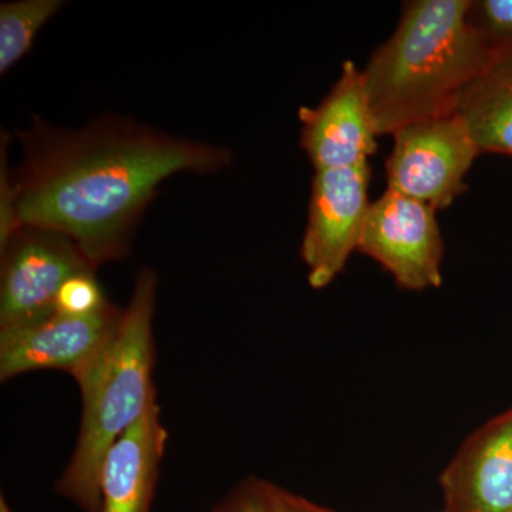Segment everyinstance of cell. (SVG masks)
I'll return each mask as SVG.
<instances>
[{"label":"cell","instance_id":"9","mask_svg":"<svg viewBox=\"0 0 512 512\" xmlns=\"http://www.w3.org/2000/svg\"><path fill=\"white\" fill-rule=\"evenodd\" d=\"M301 146L315 171L366 163L377 150V131L363 70L345 62L338 82L315 109L302 107Z\"/></svg>","mask_w":512,"mask_h":512},{"label":"cell","instance_id":"16","mask_svg":"<svg viewBox=\"0 0 512 512\" xmlns=\"http://www.w3.org/2000/svg\"><path fill=\"white\" fill-rule=\"evenodd\" d=\"M214 512H269L268 483L255 478L245 481Z\"/></svg>","mask_w":512,"mask_h":512},{"label":"cell","instance_id":"5","mask_svg":"<svg viewBox=\"0 0 512 512\" xmlns=\"http://www.w3.org/2000/svg\"><path fill=\"white\" fill-rule=\"evenodd\" d=\"M387 188L446 210L467 190L466 175L480 156L457 113L406 124L392 134Z\"/></svg>","mask_w":512,"mask_h":512},{"label":"cell","instance_id":"7","mask_svg":"<svg viewBox=\"0 0 512 512\" xmlns=\"http://www.w3.org/2000/svg\"><path fill=\"white\" fill-rule=\"evenodd\" d=\"M369 163L315 171L301 256L313 289L332 284L359 248L370 204Z\"/></svg>","mask_w":512,"mask_h":512},{"label":"cell","instance_id":"6","mask_svg":"<svg viewBox=\"0 0 512 512\" xmlns=\"http://www.w3.org/2000/svg\"><path fill=\"white\" fill-rule=\"evenodd\" d=\"M436 208L389 190L367 211L359 248L409 291L443 284L444 245Z\"/></svg>","mask_w":512,"mask_h":512},{"label":"cell","instance_id":"1","mask_svg":"<svg viewBox=\"0 0 512 512\" xmlns=\"http://www.w3.org/2000/svg\"><path fill=\"white\" fill-rule=\"evenodd\" d=\"M23 160L2 174L0 239L20 225L72 239L94 269L123 258L158 185L231 163L225 148L106 117L79 130L33 121L18 134Z\"/></svg>","mask_w":512,"mask_h":512},{"label":"cell","instance_id":"4","mask_svg":"<svg viewBox=\"0 0 512 512\" xmlns=\"http://www.w3.org/2000/svg\"><path fill=\"white\" fill-rule=\"evenodd\" d=\"M0 245V332L55 315L62 286L73 276L96 272L72 239L53 229L20 225Z\"/></svg>","mask_w":512,"mask_h":512},{"label":"cell","instance_id":"15","mask_svg":"<svg viewBox=\"0 0 512 512\" xmlns=\"http://www.w3.org/2000/svg\"><path fill=\"white\" fill-rule=\"evenodd\" d=\"M96 278V272L73 276L57 293L55 313L63 316H89L109 305Z\"/></svg>","mask_w":512,"mask_h":512},{"label":"cell","instance_id":"3","mask_svg":"<svg viewBox=\"0 0 512 512\" xmlns=\"http://www.w3.org/2000/svg\"><path fill=\"white\" fill-rule=\"evenodd\" d=\"M156 293V272L141 269L113 339L76 382L82 393V424L56 491L84 512L100 511L101 468L111 446L157 399Z\"/></svg>","mask_w":512,"mask_h":512},{"label":"cell","instance_id":"11","mask_svg":"<svg viewBox=\"0 0 512 512\" xmlns=\"http://www.w3.org/2000/svg\"><path fill=\"white\" fill-rule=\"evenodd\" d=\"M167 441L156 399L104 458L99 512H151Z\"/></svg>","mask_w":512,"mask_h":512},{"label":"cell","instance_id":"8","mask_svg":"<svg viewBox=\"0 0 512 512\" xmlns=\"http://www.w3.org/2000/svg\"><path fill=\"white\" fill-rule=\"evenodd\" d=\"M123 309L109 303L89 316H50L26 328L0 332V380L37 370H60L74 380L89 372L119 328Z\"/></svg>","mask_w":512,"mask_h":512},{"label":"cell","instance_id":"12","mask_svg":"<svg viewBox=\"0 0 512 512\" xmlns=\"http://www.w3.org/2000/svg\"><path fill=\"white\" fill-rule=\"evenodd\" d=\"M454 113L466 123L481 154L512 157V52L495 53L460 94Z\"/></svg>","mask_w":512,"mask_h":512},{"label":"cell","instance_id":"14","mask_svg":"<svg viewBox=\"0 0 512 512\" xmlns=\"http://www.w3.org/2000/svg\"><path fill=\"white\" fill-rule=\"evenodd\" d=\"M467 20L491 52H512V0L471 2Z\"/></svg>","mask_w":512,"mask_h":512},{"label":"cell","instance_id":"17","mask_svg":"<svg viewBox=\"0 0 512 512\" xmlns=\"http://www.w3.org/2000/svg\"><path fill=\"white\" fill-rule=\"evenodd\" d=\"M269 512H338L268 483Z\"/></svg>","mask_w":512,"mask_h":512},{"label":"cell","instance_id":"2","mask_svg":"<svg viewBox=\"0 0 512 512\" xmlns=\"http://www.w3.org/2000/svg\"><path fill=\"white\" fill-rule=\"evenodd\" d=\"M471 0H414L366 69L377 136L456 109L494 53L467 20Z\"/></svg>","mask_w":512,"mask_h":512},{"label":"cell","instance_id":"18","mask_svg":"<svg viewBox=\"0 0 512 512\" xmlns=\"http://www.w3.org/2000/svg\"><path fill=\"white\" fill-rule=\"evenodd\" d=\"M0 512H12L8 503H6L5 497L0 498Z\"/></svg>","mask_w":512,"mask_h":512},{"label":"cell","instance_id":"13","mask_svg":"<svg viewBox=\"0 0 512 512\" xmlns=\"http://www.w3.org/2000/svg\"><path fill=\"white\" fill-rule=\"evenodd\" d=\"M62 0H18L0 6V73L29 52L43 25L62 8Z\"/></svg>","mask_w":512,"mask_h":512},{"label":"cell","instance_id":"10","mask_svg":"<svg viewBox=\"0 0 512 512\" xmlns=\"http://www.w3.org/2000/svg\"><path fill=\"white\" fill-rule=\"evenodd\" d=\"M440 487L446 512H512V407L464 441Z\"/></svg>","mask_w":512,"mask_h":512}]
</instances>
